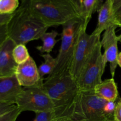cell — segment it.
I'll use <instances>...</instances> for the list:
<instances>
[{"mask_svg":"<svg viewBox=\"0 0 121 121\" xmlns=\"http://www.w3.org/2000/svg\"><path fill=\"white\" fill-rule=\"evenodd\" d=\"M34 121H64L59 118L55 112H44L35 113Z\"/></svg>","mask_w":121,"mask_h":121,"instance_id":"20","label":"cell"},{"mask_svg":"<svg viewBox=\"0 0 121 121\" xmlns=\"http://www.w3.org/2000/svg\"><path fill=\"white\" fill-rule=\"evenodd\" d=\"M106 63L102 53L100 40L96 44L76 80L80 91H93L95 87L102 81V76Z\"/></svg>","mask_w":121,"mask_h":121,"instance_id":"6","label":"cell"},{"mask_svg":"<svg viewBox=\"0 0 121 121\" xmlns=\"http://www.w3.org/2000/svg\"><path fill=\"white\" fill-rule=\"evenodd\" d=\"M8 37L7 24H5L0 27V47Z\"/></svg>","mask_w":121,"mask_h":121,"instance_id":"25","label":"cell"},{"mask_svg":"<svg viewBox=\"0 0 121 121\" xmlns=\"http://www.w3.org/2000/svg\"><path fill=\"white\" fill-rule=\"evenodd\" d=\"M95 94L108 102H117L119 99L118 87L113 78L102 80L93 89Z\"/></svg>","mask_w":121,"mask_h":121,"instance_id":"15","label":"cell"},{"mask_svg":"<svg viewBox=\"0 0 121 121\" xmlns=\"http://www.w3.org/2000/svg\"><path fill=\"white\" fill-rule=\"evenodd\" d=\"M15 76L20 86L24 87L42 86L44 79L40 77L36 64L30 57L26 62L18 65Z\"/></svg>","mask_w":121,"mask_h":121,"instance_id":"10","label":"cell"},{"mask_svg":"<svg viewBox=\"0 0 121 121\" xmlns=\"http://www.w3.org/2000/svg\"><path fill=\"white\" fill-rule=\"evenodd\" d=\"M118 26L113 25L109 27L104 31L102 40H100L102 47L104 48V58L106 63H109L110 72L112 78H113L116 69L118 66V37L116 35L115 30Z\"/></svg>","mask_w":121,"mask_h":121,"instance_id":"9","label":"cell"},{"mask_svg":"<svg viewBox=\"0 0 121 121\" xmlns=\"http://www.w3.org/2000/svg\"><path fill=\"white\" fill-rule=\"evenodd\" d=\"M114 121H121V98L117 101L116 107L113 113Z\"/></svg>","mask_w":121,"mask_h":121,"instance_id":"24","label":"cell"},{"mask_svg":"<svg viewBox=\"0 0 121 121\" xmlns=\"http://www.w3.org/2000/svg\"><path fill=\"white\" fill-rule=\"evenodd\" d=\"M18 0H0V14H12L20 7Z\"/></svg>","mask_w":121,"mask_h":121,"instance_id":"19","label":"cell"},{"mask_svg":"<svg viewBox=\"0 0 121 121\" xmlns=\"http://www.w3.org/2000/svg\"><path fill=\"white\" fill-rule=\"evenodd\" d=\"M108 101L97 96L93 91H79L74 101L72 119L86 121H112L105 112Z\"/></svg>","mask_w":121,"mask_h":121,"instance_id":"5","label":"cell"},{"mask_svg":"<svg viewBox=\"0 0 121 121\" xmlns=\"http://www.w3.org/2000/svg\"><path fill=\"white\" fill-rule=\"evenodd\" d=\"M83 24L79 31L73 60L69 69V74L77 80L84 66L91 56L96 44L100 41V37L86 33Z\"/></svg>","mask_w":121,"mask_h":121,"instance_id":"7","label":"cell"},{"mask_svg":"<svg viewBox=\"0 0 121 121\" xmlns=\"http://www.w3.org/2000/svg\"><path fill=\"white\" fill-rule=\"evenodd\" d=\"M113 25L117 26L113 16V0H106L102 4L98 10V23L92 34L100 37L102 32Z\"/></svg>","mask_w":121,"mask_h":121,"instance_id":"13","label":"cell"},{"mask_svg":"<svg viewBox=\"0 0 121 121\" xmlns=\"http://www.w3.org/2000/svg\"><path fill=\"white\" fill-rule=\"evenodd\" d=\"M118 41L121 43V35H119V36H118Z\"/></svg>","mask_w":121,"mask_h":121,"instance_id":"29","label":"cell"},{"mask_svg":"<svg viewBox=\"0 0 121 121\" xmlns=\"http://www.w3.org/2000/svg\"><path fill=\"white\" fill-rule=\"evenodd\" d=\"M30 11L47 27L63 26L79 18L72 0H24Z\"/></svg>","mask_w":121,"mask_h":121,"instance_id":"2","label":"cell"},{"mask_svg":"<svg viewBox=\"0 0 121 121\" xmlns=\"http://www.w3.org/2000/svg\"><path fill=\"white\" fill-rule=\"evenodd\" d=\"M15 105L22 112L33 111L38 113L54 111L52 100L43 89L42 86L23 87Z\"/></svg>","mask_w":121,"mask_h":121,"instance_id":"8","label":"cell"},{"mask_svg":"<svg viewBox=\"0 0 121 121\" xmlns=\"http://www.w3.org/2000/svg\"><path fill=\"white\" fill-rule=\"evenodd\" d=\"M42 88L52 100L57 115L65 121L71 119L74 101L80 91L75 79L69 73L47 78Z\"/></svg>","mask_w":121,"mask_h":121,"instance_id":"1","label":"cell"},{"mask_svg":"<svg viewBox=\"0 0 121 121\" xmlns=\"http://www.w3.org/2000/svg\"><path fill=\"white\" fill-rule=\"evenodd\" d=\"M22 111L18 107L0 117V121H16Z\"/></svg>","mask_w":121,"mask_h":121,"instance_id":"22","label":"cell"},{"mask_svg":"<svg viewBox=\"0 0 121 121\" xmlns=\"http://www.w3.org/2000/svg\"><path fill=\"white\" fill-rule=\"evenodd\" d=\"M66 121H86L85 120H75V119H70L67 120Z\"/></svg>","mask_w":121,"mask_h":121,"instance_id":"28","label":"cell"},{"mask_svg":"<svg viewBox=\"0 0 121 121\" xmlns=\"http://www.w3.org/2000/svg\"><path fill=\"white\" fill-rule=\"evenodd\" d=\"M117 62H118V65L121 68V52L119 53L117 59Z\"/></svg>","mask_w":121,"mask_h":121,"instance_id":"27","label":"cell"},{"mask_svg":"<svg viewBox=\"0 0 121 121\" xmlns=\"http://www.w3.org/2000/svg\"><path fill=\"white\" fill-rule=\"evenodd\" d=\"M114 121V120H113V121Z\"/></svg>","mask_w":121,"mask_h":121,"instance_id":"30","label":"cell"},{"mask_svg":"<svg viewBox=\"0 0 121 121\" xmlns=\"http://www.w3.org/2000/svg\"><path fill=\"white\" fill-rule=\"evenodd\" d=\"M41 56L44 59V62L41 64L39 67V72L41 78L46 74L50 75L54 71L56 65V58H54L48 53L41 54Z\"/></svg>","mask_w":121,"mask_h":121,"instance_id":"17","label":"cell"},{"mask_svg":"<svg viewBox=\"0 0 121 121\" xmlns=\"http://www.w3.org/2000/svg\"><path fill=\"white\" fill-rule=\"evenodd\" d=\"M79 18L87 27L92 14L99 10L104 2L101 0H72Z\"/></svg>","mask_w":121,"mask_h":121,"instance_id":"14","label":"cell"},{"mask_svg":"<svg viewBox=\"0 0 121 121\" xmlns=\"http://www.w3.org/2000/svg\"><path fill=\"white\" fill-rule=\"evenodd\" d=\"M17 107L15 104H0V117L10 111H13Z\"/></svg>","mask_w":121,"mask_h":121,"instance_id":"23","label":"cell"},{"mask_svg":"<svg viewBox=\"0 0 121 121\" xmlns=\"http://www.w3.org/2000/svg\"><path fill=\"white\" fill-rule=\"evenodd\" d=\"M58 33L55 30H52L50 32H46L41 36V40L43 41V45L37 46V49L41 53H46L50 54L52 50L54 48V46L57 43V40L56 39Z\"/></svg>","mask_w":121,"mask_h":121,"instance_id":"16","label":"cell"},{"mask_svg":"<svg viewBox=\"0 0 121 121\" xmlns=\"http://www.w3.org/2000/svg\"><path fill=\"white\" fill-rule=\"evenodd\" d=\"M16 44L8 37L0 47V77L15 75L18 65L13 56Z\"/></svg>","mask_w":121,"mask_h":121,"instance_id":"11","label":"cell"},{"mask_svg":"<svg viewBox=\"0 0 121 121\" xmlns=\"http://www.w3.org/2000/svg\"><path fill=\"white\" fill-rule=\"evenodd\" d=\"M113 11L115 24L121 28V0H113Z\"/></svg>","mask_w":121,"mask_h":121,"instance_id":"21","label":"cell"},{"mask_svg":"<svg viewBox=\"0 0 121 121\" xmlns=\"http://www.w3.org/2000/svg\"><path fill=\"white\" fill-rule=\"evenodd\" d=\"M48 28L30 11L22 1L7 24L8 37L16 45H26L40 39Z\"/></svg>","mask_w":121,"mask_h":121,"instance_id":"3","label":"cell"},{"mask_svg":"<svg viewBox=\"0 0 121 121\" xmlns=\"http://www.w3.org/2000/svg\"><path fill=\"white\" fill-rule=\"evenodd\" d=\"M22 89L15 75L0 77V104H15Z\"/></svg>","mask_w":121,"mask_h":121,"instance_id":"12","label":"cell"},{"mask_svg":"<svg viewBox=\"0 0 121 121\" xmlns=\"http://www.w3.org/2000/svg\"><path fill=\"white\" fill-rule=\"evenodd\" d=\"M13 13V14H14ZM13 14H0V27L7 24L11 19Z\"/></svg>","mask_w":121,"mask_h":121,"instance_id":"26","label":"cell"},{"mask_svg":"<svg viewBox=\"0 0 121 121\" xmlns=\"http://www.w3.org/2000/svg\"><path fill=\"white\" fill-rule=\"evenodd\" d=\"M13 56L15 63L17 65H20L26 62L31 57L26 45L24 44L16 45L13 50Z\"/></svg>","mask_w":121,"mask_h":121,"instance_id":"18","label":"cell"},{"mask_svg":"<svg viewBox=\"0 0 121 121\" xmlns=\"http://www.w3.org/2000/svg\"><path fill=\"white\" fill-rule=\"evenodd\" d=\"M82 24V21L80 19L76 18L63 26L61 46L56 57V65L53 73L48 76V78L69 73L79 31Z\"/></svg>","mask_w":121,"mask_h":121,"instance_id":"4","label":"cell"}]
</instances>
